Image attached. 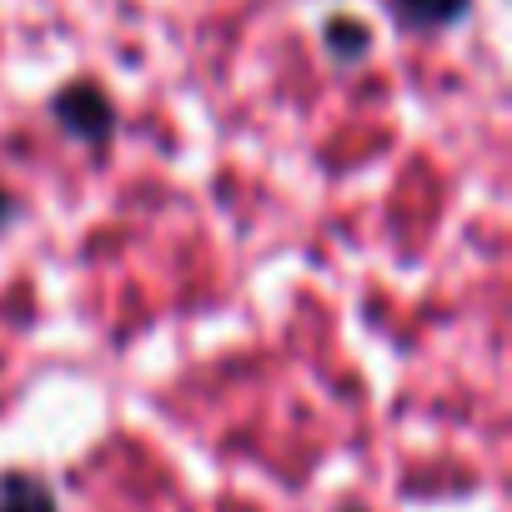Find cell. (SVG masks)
Segmentation results:
<instances>
[{
  "mask_svg": "<svg viewBox=\"0 0 512 512\" xmlns=\"http://www.w3.org/2000/svg\"><path fill=\"white\" fill-rule=\"evenodd\" d=\"M56 121H61L66 136H76V141H86V146H101V141L111 136V126H116V111H111V101L101 96V86L76 81V86H66V91L56 96Z\"/></svg>",
  "mask_w": 512,
  "mask_h": 512,
  "instance_id": "1",
  "label": "cell"
},
{
  "mask_svg": "<svg viewBox=\"0 0 512 512\" xmlns=\"http://www.w3.org/2000/svg\"><path fill=\"white\" fill-rule=\"evenodd\" d=\"M392 16L407 31H442L467 16V0H392Z\"/></svg>",
  "mask_w": 512,
  "mask_h": 512,
  "instance_id": "2",
  "label": "cell"
},
{
  "mask_svg": "<svg viewBox=\"0 0 512 512\" xmlns=\"http://www.w3.org/2000/svg\"><path fill=\"white\" fill-rule=\"evenodd\" d=\"M11 216H16V201H11V191H6V186H0V226H6Z\"/></svg>",
  "mask_w": 512,
  "mask_h": 512,
  "instance_id": "5",
  "label": "cell"
},
{
  "mask_svg": "<svg viewBox=\"0 0 512 512\" xmlns=\"http://www.w3.org/2000/svg\"><path fill=\"white\" fill-rule=\"evenodd\" d=\"M0 512H56V492L31 472L0 477Z\"/></svg>",
  "mask_w": 512,
  "mask_h": 512,
  "instance_id": "3",
  "label": "cell"
},
{
  "mask_svg": "<svg viewBox=\"0 0 512 512\" xmlns=\"http://www.w3.org/2000/svg\"><path fill=\"white\" fill-rule=\"evenodd\" d=\"M327 46H332V56H337V61H357V56H367L372 36H367V26H362V21L337 16V21L327 26Z\"/></svg>",
  "mask_w": 512,
  "mask_h": 512,
  "instance_id": "4",
  "label": "cell"
}]
</instances>
